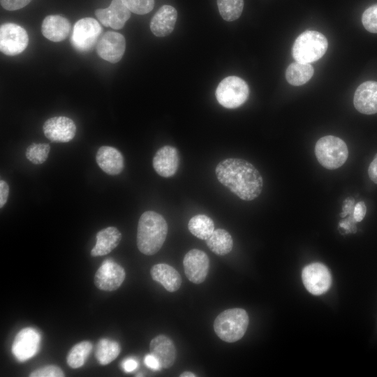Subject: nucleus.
I'll return each mask as SVG.
<instances>
[{
  "label": "nucleus",
  "mask_w": 377,
  "mask_h": 377,
  "mask_svg": "<svg viewBox=\"0 0 377 377\" xmlns=\"http://www.w3.org/2000/svg\"><path fill=\"white\" fill-rule=\"evenodd\" d=\"M219 182L244 200H253L261 193L263 180L259 171L249 162L227 158L215 169Z\"/></svg>",
  "instance_id": "f257e3e1"
},
{
  "label": "nucleus",
  "mask_w": 377,
  "mask_h": 377,
  "mask_svg": "<svg viewBox=\"0 0 377 377\" xmlns=\"http://www.w3.org/2000/svg\"><path fill=\"white\" fill-rule=\"evenodd\" d=\"M168 233V224L163 216L154 211L145 212L138 221L137 246L147 256L156 253L162 247Z\"/></svg>",
  "instance_id": "f03ea898"
},
{
  "label": "nucleus",
  "mask_w": 377,
  "mask_h": 377,
  "mask_svg": "<svg viewBox=\"0 0 377 377\" xmlns=\"http://www.w3.org/2000/svg\"><path fill=\"white\" fill-rule=\"evenodd\" d=\"M249 321V316L244 309H228L216 316L214 322V330L222 341L232 343L243 337Z\"/></svg>",
  "instance_id": "7ed1b4c3"
},
{
  "label": "nucleus",
  "mask_w": 377,
  "mask_h": 377,
  "mask_svg": "<svg viewBox=\"0 0 377 377\" xmlns=\"http://www.w3.org/2000/svg\"><path fill=\"white\" fill-rule=\"evenodd\" d=\"M327 47V40L323 34L307 30L295 40L292 49L293 57L295 61L310 64L320 59Z\"/></svg>",
  "instance_id": "20e7f679"
},
{
  "label": "nucleus",
  "mask_w": 377,
  "mask_h": 377,
  "mask_svg": "<svg viewBox=\"0 0 377 377\" xmlns=\"http://www.w3.org/2000/svg\"><path fill=\"white\" fill-rule=\"evenodd\" d=\"M315 154L321 165L329 170H334L346 162L348 150L346 144L341 138L326 135L317 141Z\"/></svg>",
  "instance_id": "39448f33"
},
{
  "label": "nucleus",
  "mask_w": 377,
  "mask_h": 377,
  "mask_svg": "<svg viewBox=\"0 0 377 377\" xmlns=\"http://www.w3.org/2000/svg\"><path fill=\"white\" fill-rule=\"evenodd\" d=\"M215 94L220 105L226 108L233 109L245 103L249 95V89L244 80L232 75L220 82Z\"/></svg>",
  "instance_id": "423d86ee"
},
{
  "label": "nucleus",
  "mask_w": 377,
  "mask_h": 377,
  "mask_svg": "<svg viewBox=\"0 0 377 377\" xmlns=\"http://www.w3.org/2000/svg\"><path fill=\"white\" fill-rule=\"evenodd\" d=\"M101 32L102 27L96 20L92 17L82 18L73 27L71 44L78 52H89L96 43Z\"/></svg>",
  "instance_id": "0eeeda50"
},
{
  "label": "nucleus",
  "mask_w": 377,
  "mask_h": 377,
  "mask_svg": "<svg viewBox=\"0 0 377 377\" xmlns=\"http://www.w3.org/2000/svg\"><path fill=\"white\" fill-rule=\"evenodd\" d=\"M29 36L27 31L15 23H4L0 27V50L8 56L22 53L27 47Z\"/></svg>",
  "instance_id": "6e6552de"
},
{
  "label": "nucleus",
  "mask_w": 377,
  "mask_h": 377,
  "mask_svg": "<svg viewBox=\"0 0 377 377\" xmlns=\"http://www.w3.org/2000/svg\"><path fill=\"white\" fill-rule=\"evenodd\" d=\"M41 336L39 332L33 327L22 329L15 336L12 353L19 362H25L33 357L38 351Z\"/></svg>",
  "instance_id": "1a4fd4ad"
},
{
  "label": "nucleus",
  "mask_w": 377,
  "mask_h": 377,
  "mask_svg": "<svg viewBox=\"0 0 377 377\" xmlns=\"http://www.w3.org/2000/svg\"><path fill=\"white\" fill-rule=\"evenodd\" d=\"M302 278L306 290L314 295L327 292L332 283L330 271L326 266L319 263L306 266L302 270Z\"/></svg>",
  "instance_id": "9d476101"
},
{
  "label": "nucleus",
  "mask_w": 377,
  "mask_h": 377,
  "mask_svg": "<svg viewBox=\"0 0 377 377\" xmlns=\"http://www.w3.org/2000/svg\"><path fill=\"white\" fill-rule=\"evenodd\" d=\"M126 277L124 269L116 262L107 259L103 262L94 276V284L104 291L118 289Z\"/></svg>",
  "instance_id": "9b49d317"
},
{
  "label": "nucleus",
  "mask_w": 377,
  "mask_h": 377,
  "mask_svg": "<svg viewBox=\"0 0 377 377\" xmlns=\"http://www.w3.org/2000/svg\"><path fill=\"white\" fill-rule=\"evenodd\" d=\"M126 50L124 36L116 31L105 32L98 40L96 51L103 59L112 64L119 61Z\"/></svg>",
  "instance_id": "f8f14e48"
},
{
  "label": "nucleus",
  "mask_w": 377,
  "mask_h": 377,
  "mask_svg": "<svg viewBox=\"0 0 377 377\" xmlns=\"http://www.w3.org/2000/svg\"><path fill=\"white\" fill-rule=\"evenodd\" d=\"M183 265L188 279L193 283L200 284L207 277L209 268V260L204 251L194 249L186 253Z\"/></svg>",
  "instance_id": "ddd939ff"
},
{
  "label": "nucleus",
  "mask_w": 377,
  "mask_h": 377,
  "mask_svg": "<svg viewBox=\"0 0 377 377\" xmlns=\"http://www.w3.org/2000/svg\"><path fill=\"white\" fill-rule=\"evenodd\" d=\"M43 131L45 137L52 142H68L74 138L76 126L67 117H53L45 121Z\"/></svg>",
  "instance_id": "4468645a"
},
{
  "label": "nucleus",
  "mask_w": 377,
  "mask_h": 377,
  "mask_svg": "<svg viewBox=\"0 0 377 377\" xmlns=\"http://www.w3.org/2000/svg\"><path fill=\"white\" fill-rule=\"evenodd\" d=\"M131 11L122 0H112L106 8H98L95 15L105 27L121 29L131 17Z\"/></svg>",
  "instance_id": "2eb2a0df"
},
{
  "label": "nucleus",
  "mask_w": 377,
  "mask_h": 377,
  "mask_svg": "<svg viewBox=\"0 0 377 377\" xmlns=\"http://www.w3.org/2000/svg\"><path fill=\"white\" fill-rule=\"evenodd\" d=\"M353 103L355 109L365 114L377 113V82L367 81L356 89Z\"/></svg>",
  "instance_id": "dca6fc26"
},
{
  "label": "nucleus",
  "mask_w": 377,
  "mask_h": 377,
  "mask_svg": "<svg viewBox=\"0 0 377 377\" xmlns=\"http://www.w3.org/2000/svg\"><path fill=\"white\" fill-rule=\"evenodd\" d=\"M179 157L177 149L170 145L160 148L153 158V168L160 176H173L179 166Z\"/></svg>",
  "instance_id": "f3484780"
},
{
  "label": "nucleus",
  "mask_w": 377,
  "mask_h": 377,
  "mask_svg": "<svg viewBox=\"0 0 377 377\" xmlns=\"http://www.w3.org/2000/svg\"><path fill=\"white\" fill-rule=\"evenodd\" d=\"M177 18V10L170 5H163L151 18L150 29L156 36H166L173 31Z\"/></svg>",
  "instance_id": "a211bd4d"
},
{
  "label": "nucleus",
  "mask_w": 377,
  "mask_h": 377,
  "mask_svg": "<svg viewBox=\"0 0 377 377\" xmlns=\"http://www.w3.org/2000/svg\"><path fill=\"white\" fill-rule=\"evenodd\" d=\"M96 161L100 168L110 175L121 173L124 167V159L121 153L110 146L101 147L97 151Z\"/></svg>",
  "instance_id": "6ab92c4d"
},
{
  "label": "nucleus",
  "mask_w": 377,
  "mask_h": 377,
  "mask_svg": "<svg viewBox=\"0 0 377 377\" xmlns=\"http://www.w3.org/2000/svg\"><path fill=\"white\" fill-rule=\"evenodd\" d=\"M150 353L159 361L161 367H171L176 358V348L172 341L168 337L160 334L151 339L149 344Z\"/></svg>",
  "instance_id": "aec40b11"
},
{
  "label": "nucleus",
  "mask_w": 377,
  "mask_h": 377,
  "mask_svg": "<svg viewBox=\"0 0 377 377\" xmlns=\"http://www.w3.org/2000/svg\"><path fill=\"white\" fill-rule=\"evenodd\" d=\"M71 30L69 21L58 15L46 16L41 25V31L46 38L52 42H61L66 39Z\"/></svg>",
  "instance_id": "412c9836"
},
{
  "label": "nucleus",
  "mask_w": 377,
  "mask_h": 377,
  "mask_svg": "<svg viewBox=\"0 0 377 377\" xmlns=\"http://www.w3.org/2000/svg\"><path fill=\"white\" fill-rule=\"evenodd\" d=\"M150 274L153 280L161 284L168 292L177 291L181 286L180 274L173 267L168 264L154 265L151 269Z\"/></svg>",
  "instance_id": "4be33fe9"
},
{
  "label": "nucleus",
  "mask_w": 377,
  "mask_h": 377,
  "mask_svg": "<svg viewBox=\"0 0 377 377\" xmlns=\"http://www.w3.org/2000/svg\"><path fill=\"white\" fill-rule=\"evenodd\" d=\"M121 239V234L115 227L101 230L96 234V242L91 251V255L96 257L108 254L118 246Z\"/></svg>",
  "instance_id": "5701e85b"
},
{
  "label": "nucleus",
  "mask_w": 377,
  "mask_h": 377,
  "mask_svg": "<svg viewBox=\"0 0 377 377\" xmlns=\"http://www.w3.org/2000/svg\"><path fill=\"white\" fill-rule=\"evenodd\" d=\"M208 248L219 256H225L232 249L233 240L226 230L218 228L205 240Z\"/></svg>",
  "instance_id": "b1692460"
},
{
  "label": "nucleus",
  "mask_w": 377,
  "mask_h": 377,
  "mask_svg": "<svg viewBox=\"0 0 377 377\" xmlns=\"http://www.w3.org/2000/svg\"><path fill=\"white\" fill-rule=\"evenodd\" d=\"M313 72V68L310 64L295 61L288 66L286 78L289 84L300 86L312 77Z\"/></svg>",
  "instance_id": "393cba45"
},
{
  "label": "nucleus",
  "mask_w": 377,
  "mask_h": 377,
  "mask_svg": "<svg viewBox=\"0 0 377 377\" xmlns=\"http://www.w3.org/2000/svg\"><path fill=\"white\" fill-rule=\"evenodd\" d=\"M188 228L198 239L206 240L214 232L213 220L205 214L193 216L188 221Z\"/></svg>",
  "instance_id": "a878e982"
},
{
  "label": "nucleus",
  "mask_w": 377,
  "mask_h": 377,
  "mask_svg": "<svg viewBox=\"0 0 377 377\" xmlns=\"http://www.w3.org/2000/svg\"><path fill=\"white\" fill-rule=\"evenodd\" d=\"M121 347L114 341L108 339H101L97 343L95 357L102 365L110 364L119 355Z\"/></svg>",
  "instance_id": "bb28decb"
},
{
  "label": "nucleus",
  "mask_w": 377,
  "mask_h": 377,
  "mask_svg": "<svg viewBox=\"0 0 377 377\" xmlns=\"http://www.w3.org/2000/svg\"><path fill=\"white\" fill-rule=\"evenodd\" d=\"M91 349L92 344L88 341H83L73 346L66 357L68 365L73 369L83 366Z\"/></svg>",
  "instance_id": "cd10ccee"
},
{
  "label": "nucleus",
  "mask_w": 377,
  "mask_h": 377,
  "mask_svg": "<svg viewBox=\"0 0 377 377\" xmlns=\"http://www.w3.org/2000/svg\"><path fill=\"white\" fill-rule=\"evenodd\" d=\"M219 13L228 22L238 19L243 10L244 0H217Z\"/></svg>",
  "instance_id": "c85d7f7f"
},
{
  "label": "nucleus",
  "mask_w": 377,
  "mask_h": 377,
  "mask_svg": "<svg viewBox=\"0 0 377 377\" xmlns=\"http://www.w3.org/2000/svg\"><path fill=\"white\" fill-rule=\"evenodd\" d=\"M50 146L47 143H33L26 150V157L34 164L43 163L48 157Z\"/></svg>",
  "instance_id": "c756f323"
},
{
  "label": "nucleus",
  "mask_w": 377,
  "mask_h": 377,
  "mask_svg": "<svg viewBox=\"0 0 377 377\" xmlns=\"http://www.w3.org/2000/svg\"><path fill=\"white\" fill-rule=\"evenodd\" d=\"M128 9L133 13L145 15L152 10L154 0H122Z\"/></svg>",
  "instance_id": "7c9ffc66"
},
{
  "label": "nucleus",
  "mask_w": 377,
  "mask_h": 377,
  "mask_svg": "<svg viewBox=\"0 0 377 377\" xmlns=\"http://www.w3.org/2000/svg\"><path fill=\"white\" fill-rule=\"evenodd\" d=\"M364 27L371 33H377V4L367 8L362 16Z\"/></svg>",
  "instance_id": "2f4dec72"
},
{
  "label": "nucleus",
  "mask_w": 377,
  "mask_h": 377,
  "mask_svg": "<svg viewBox=\"0 0 377 377\" xmlns=\"http://www.w3.org/2000/svg\"><path fill=\"white\" fill-rule=\"evenodd\" d=\"M30 377H63L64 373L62 369L55 365H48L33 371Z\"/></svg>",
  "instance_id": "473e14b6"
},
{
  "label": "nucleus",
  "mask_w": 377,
  "mask_h": 377,
  "mask_svg": "<svg viewBox=\"0 0 377 377\" xmlns=\"http://www.w3.org/2000/svg\"><path fill=\"white\" fill-rule=\"evenodd\" d=\"M31 0H0L1 6L7 10H16L28 5Z\"/></svg>",
  "instance_id": "72a5a7b5"
},
{
  "label": "nucleus",
  "mask_w": 377,
  "mask_h": 377,
  "mask_svg": "<svg viewBox=\"0 0 377 377\" xmlns=\"http://www.w3.org/2000/svg\"><path fill=\"white\" fill-rule=\"evenodd\" d=\"M367 212V207L363 201L358 202L354 207L353 217L356 222L361 221Z\"/></svg>",
  "instance_id": "f704fd0d"
},
{
  "label": "nucleus",
  "mask_w": 377,
  "mask_h": 377,
  "mask_svg": "<svg viewBox=\"0 0 377 377\" xmlns=\"http://www.w3.org/2000/svg\"><path fill=\"white\" fill-rule=\"evenodd\" d=\"M9 193V186L3 179L0 181V207L2 208L7 202Z\"/></svg>",
  "instance_id": "c9c22d12"
},
{
  "label": "nucleus",
  "mask_w": 377,
  "mask_h": 377,
  "mask_svg": "<svg viewBox=\"0 0 377 377\" xmlns=\"http://www.w3.org/2000/svg\"><path fill=\"white\" fill-rule=\"evenodd\" d=\"M144 362L147 367L152 370L156 371L162 368L158 359L151 353L145 357Z\"/></svg>",
  "instance_id": "e433bc0d"
},
{
  "label": "nucleus",
  "mask_w": 377,
  "mask_h": 377,
  "mask_svg": "<svg viewBox=\"0 0 377 377\" xmlns=\"http://www.w3.org/2000/svg\"><path fill=\"white\" fill-rule=\"evenodd\" d=\"M121 366L124 371L129 373L133 371L138 367V362L135 359L128 357L121 362Z\"/></svg>",
  "instance_id": "4c0bfd02"
},
{
  "label": "nucleus",
  "mask_w": 377,
  "mask_h": 377,
  "mask_svg": "<svg viewBox=\"0 0 377 377\" xmlns=\"http://www.w3.org/2000/svg\"><path fill=\"white\" fill-rule=\"evenodd\" d=\"M354 202L355 200L353 198H348L343 203V209H342V213L341 216L344 217L347 214H353V210H354Z\"/></svg>",
  "instance_id": "58836bf2"
},
{
  "label": "nucleus",
  "mask_w": 377,
  "mask_h": 377,
  "mask_svg": "<svg viewBox=\"0 0 377 377\" xmlns=\"http://www.w3.org/2000/svg\"><path fill=\"white\" fill-rule=\"evenodd\" d=\"M368 174L371 180L377 184V154L369 166Z\"/></svg>",
  "instance_id": "ea45409f"
},
{
  "label": "nucleus",
  "mask_w": 377,
  "mask_h": 377,
  "mask_svg": "<svg viewBox=\"0 0 377 377\" xmlns=\"http://www.w3.org/2000/svg\"><path fill=\"white\" fill-rule=\"evenodd\" d=\"M180 377H195L196 375L191 371H184L179 376Z\"/></svg>",
  "instance_id": "a19ab883"
}]
</instances>
